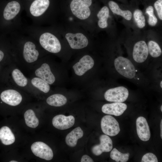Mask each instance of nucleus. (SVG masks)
<instances>
[{"mask_svg":"<svg viewBox=\"0 0 162 162\" xmlns=\"http://www.w3.org/2000/svg\"><path fill=\"white\" fill-rule=\"evenodd\" d=\"M114 65L116 70L122 76L130 79H133L135 76L134 66L128 58L119 56L115 59Z\"/></svg>","mask_w":162,"mask_h":162,"instance_id":"f257e3e1","label":"nucleus"},{"mask_svg":"<svg viewBox=\"0 0 162 162\" xmlns=\"http://www.w3.org/2000/svg\"><path fill=\"white\" fill-rule=\"evenodd\" d=\"M92 3V0H73L70 4L71 10L73 14L78 18L85 20L91 14L89 7Z\"/></svg>","mask_w":162,"mask_h":162,"instance_id":"f03ea898","label":"nucleus"},{"mask_svg":"<svg viewBox=\"0 0 162 162\" xmlns=\"http://www.w3.org/2000/svg\"><path fill=\"white\" fill-rule=\"evenodd\" d=\"M39 42L42 47L49 52L57 53L61 50V46L59 40L50 33L42 34L40 37Z\"/></svg>","mask_w":162,"mask_h":162,"instance_id":"7ed1b4c3","label":"nucleus"},{"mask_svg":"<svg viewBox=\"0 0 162 162\" xmlns=\"http://www.w3.org/2000/svg\"><path fill=\"white\" fill-rule=\"evenodd\" d=\"M129 91L126 87L119 86L109 89L105 92L104 97L110 102H123L128 98Z\"/></svg>","mask_w":162,"mask_h":162,"instance_id":"20e7f679","label":"nucleus"},{"mask_svg":"<svg viewBox=\"0 0 162 162\" xmlns=\"http://www.w3.org/2000/svg\"><path fill=\"white\" fill-rule=\"evenodd\" d=\"M101 127L103 132L105 134L111 136L116 135L120 131L118 122L110 115H106L102 118Z\"/></svg>","mask_w":162,"mask_h":162,"instance_id":"39448f33","label":"nucleus"},{"mask_svg":"<svg viewBox=\"0 0 162 162\" xmlns=\"http://www.w3.org/2000/svg\"><path fill=\"white\" fill-rule=\"evenodd\" d=\"M31 149L36 156L45 160H51L53 154L51 148L47 144L41 142H36L33 143Z\"/></svg>","mask_w":162,"mask_h":162,"instance_id":"423d86ee","label":"nucleus"},{"mask_svg":"<svg viewBox=\"0 0 162 162\" xmlns=\"http://www.w3.org/2000/svg\"><path fill=\"white\" fill-rule=\"evenodd\" d=\"M65 38L71 48L73 49H81L86 47L88 44L87 38L81 33H68L66 34Z\"/></svg>","mask_w":162,"mask_h":162,"instance_id":"0eeeda50","label":"nucleus"},{"mask_svg":"<svg viewBox=\"0 0 162 162\" xmlns=\"http://www.w3.org/2000/svg\"><path fill=\"white\" fill-rule=\"evenodd\" d=\"M133 57L136 62L141 63L147 59L148 55L147 44L143 40H140L134 44L133 51Z\"/></svg>","mask_w":162,"mask_h":162,"instance_id":"6e6552de","label":"nucleus"},{"mask_svg":"<svg viewBox=\"0 0 162 162\" xmlns=\"http://www.w3.org/2000/svg\"><path fill=\"white\" fill-rule=\"evenodd\" d=\"M94 64V60L89 55H86L76 63L73 68L76 75L81 76L91 69L93 67Z\"/></svg>","mask_w":162,"mask_h":162,"instance_id":"1a4fd4ad","label":"nucleus"},{"mask_svg":"<svg viewBox=\"0 0 162 162\" xmlns=\"http://www.w3.org/2000/svg\"><path fill=\"white\" fill-rule=\"evenodd\" d=\"M100 143L94 146L92 148V153L96 156L100 155L103 152L110 151L113 147L111 139L106 134H103L100 137Z\"/></svg>","mask_w":162,"mask_h":162,"instance_id":"9d476101","label":"nucleus"},{"mask_svg":"<svg viewBox=\"0 0 162 162\" xmlns=\"http://www.w3.org/2000/svg\"><path fill=\"white\" fill-rule=\"evenodd\" d=\"M74 123V118L72 115L66 116L63 115H57L52 120V124L54 127L61 130H65L71 127Z\"/></svg>","mask_w":162,"mask_h":162,"instance_id":"9b49d317","label":"nucleus"},{"mask_svg":"<svg viewBox=\"0 0 162 162\" xmlns=\"http://www.w3.org/2000/svg\"><path fill=\"white\" fill-rule=\"evenodd\" d=\"M136 124L137 134L140 139L144 141L148 140L151 134L146 119L143 117H139L136 119Z\"/></svg>","mask_w":162,"mask_h":162,"instance_id":"f8f14e48","label":"nucleus"},{"mask_svg":"<svg viewBox=\"0 0 162 162\" xmlns=\"http://www.w3.org/2000/svg\"><path fill=\"white\" fill-rule=\"evenodd\" d=\"M0 97L3 102L12 106L19 105L22 99L20 94L17 91L12 89L3 91L1 94Z\"/></svg>","mask_w":162,"mask_h":162,"instance_id":"ddd939ff","label":"nucleus"},{"mask_svg":"<svg viewBox=\"0 0 162 162\" xmlns=\"http://www.w3.org/2000/svg\"><path fill=\"white\" fill-rule=\"evenodd\" d=\"M127 107V105L122 102H115L111 104H106L102 107V112L106 114L116 116L122 115Z\"/></svg>","mask_w":162,"mask_h":162,"instance_id":"4468645a","label":"nucleus"},{"mask_svg":"<svg viewBox=\"0 0 162 162\" xmlns=\"http://www.w3.org/2000/svg\"><path fill=\"white\" fill-rule=\"evenodd\" d=\"M35 74L50 84L53 83L55 80V78L51 71L50 66L46 63L43 64L37 69L35 70Z\"/></svg>","mask_w":162,"mask_h":162,"instance_id":"2eb2a0df","label":"nucleus"},{"mask_svg":"<svg viewBox=\"0 0 162 162\" xmlns=\"http://www.w3.org/2000/svg\"><path fill=\"white\" fill-rule=\"evenodd\" d=\"M39 53L35 49V44L32 42L28 41L25 44L23 55L25 60L28 63H32L38 59Z\"/></svg>","mask_w":162,"mask_h":162,"instance_id":"dca6fc26","label":"nucleus"},{"mask_svg":"<svg viewBox=\"0 0 162 162\" xmlns=\"http://www.w3.org/2000/svg\"><path fill=\"white\" fill-rule=\"evenodd\" d=\"M49 4V0H35L30 6V12L34 16H39L46 10Z\"/></svg>","mask_w":162,"mask_h":162,"instance_id":"f3484780","label":"nucleus"},{"mask_svg":"<svg viewBox=\"0 0 162 162\" xmlns=\"http://www.w3.org/2000/svg\"><path fill=\"white\" fill-rule=\"evenodd\" d=\"M20 9V5L17 2L13 1L9 2L4 10V18L7 20L13 19L19 13Z\"/></svg>","mask_w":162,"mask_h":162,"instance_id":"a211bd4d","label":"nucleus"},{"mask_svg":"<svg viewBox=\"0 0 162 162\" xmlns=\"http://www.w3.org/2000/svg\"><path fill=\"white\" fill-rule=\"evenodd\" d=\"M83 132L80 127H77L68 134L65 138L66 144L70 147H74L77 144L78 140L82 138Z\"/></svg>","mask_w":162,"mask_h":162,"instance_id":"6ab92c4d","label":"nucleus"},{"mask_svg":"<svg viewBox=\"0 0 162 162\" xmlns=\"http://www.w3.org/2000/svg\"><path fill=\"white\" fill-rule=\"evenodd\" d=\"M15 139L14 134L8 127L4 126L0 129V140L3 144H11L14 142Z\"/></svg>","mask_w":162,"mask_h":162,"instance_id":"aec40b11","label":"nucleus"},{"mask_svg":"<svg viewBox=\"0 0 162 162\" xmlns=\"http://www.w3.org/2000/svg\"><path fill=\"white\" fill-rule=\"evenodd\" d=\"M108 5L110 10L113 13L122 16L128 20H130L131 19L132 14L130 11L121 10L118 4L112 1L109 2Z\"/></svg>","mask_w":162,"mask_h":162,"instance_id":"412c9836","label":"nucleus"},{"mask_svg":"<svg viewBox=\"0 0 162 162\" xmlns=\"http://www.w3.org/2000/svg\"><path fill=\"white\" fill-rule=\"evenodd\" d=\"M47 103L50 105L55 106H60L65 104L67 99L63 95L55 94L49 97L46 99Z\"/></svg>","mask_w":162,"mask_h":162,"instance_id":"4be33fe9","label":"nucleus"},{"mask_svg":"<svg viewBox=\"0 0 162 162\" xmlns=\"http://www.w3.org/2000/svg\"><path fill=\"white\" fill-rule=\"evenodd\" d=\"M24 117L27 125L31 128H35L38 125L39 121L32 110H27L25 113Z\"/></svg>","mask_w":162,"mask_h":162,"instance_id":"5701e85b","label":"nucleus"},{"mask_svg":"<svg viewBox=\"0 0 162 162\" xmlns=\"http://www.w3.org/2000/svg\"><path fill=\"white\" fill-rule=\"evenodd\" d=\"M99 19L98 24L101 28H106L108 26L107 20L109 16V10L106 6L103 7L97 15Z\"/></svg>","mask_w":162,"mask_h":162,"instance_id":"b1692460","label":"nucleus"},{"mask_svg":"<svg viewBox=\"0 0 162 162\" xmlns=\"http://www.w3.org/2000/svg\"><path fill=\"white\" fill-rule=\"evenodd\" d=\"M12 76L15 82L19 86L24 87L27 85V79L19 69L14 70L12 72Z\"/></svg>","mask_w":162,"mask_h":162,"instance_id":"393cba45","label":"nucleus"},{"mask_svg":"<svg viewBox=\"0 0 162 162\" xmlns=\"http://www.w3.org/2000/svg\"><path fill=\"white\" fill-rule=\"evenodd\" d=\"M148 53L153 58H158L162 54L161 50L159 44L156 42L150 40L147 45Z\"/></svg>","mask_w":162,"mask_h":162,"instance_id":"a878e982","label":"nucleus"},{"mask_svg":"<svg viewBox=\"0 0 162 162\" xmlns=\"http://www.w3.org/2000/svg\"><path fill=\"white\" fill-rule=\"evenodd\" d=\"M31 82L34 86L44 93H47L50 90L49 84L40 78H34L32 79Z\"/></svg>","mask_w":162,"mask_h":162,"instance_id":"bb28decb","label":"nucleus"},{"mask_svg":"<svg viewBox=\"0 0 162 162\" xmlns=\"http://www.w3.org/2000/svg\"><path fill=\"white\" fill-rule=\"evenodd\" d=\"M129 156V153H122L116 148H114L111 151L110 157L112 159L117 162H126L128 160Z\"/></svg>","mask_w":162,"mask_h":162,"instance_id":"cd10ccee","label":"nucleus"},{"mask_svg":"<svg viewBox=\"0 0 162 162\" xmlns=\"http://www.w3.org/2000/svg\"><path fill=\"white\" fill-rule=\"evenodd\" d=\"M134 17L135 21L138 28H141L145 26V17L141 10L139 9H136L134 13Z\"/></svg>","mask_w":162,"mask_h":162,"instance_id":"c85d7f7f","label":"nucleus"},{"mask_svg":"<svg viewBox=\"0 0 162 162\" xmlns=\"http://www.w3.org/2000/svg\"><path fill=\"white\" fill-rule=\"evenodd\" d=\"M146 13L149 16L148 24L152 26H155L157 23L158 20L154 14L153 7L151 5L148 6L146 9Z\"/></svg>","mask_w":162,"mask_h":162,"instance_id":"c756f323","label":"nucleus"},{"mask_svg":"<svg viewBox=\"0 0 162 162\" xmlns=\"http://www.w3.org/2000/svg\"><path fill=\"white\" fill-rule=\"evenodd\" d=\"M141 161L142 162H158V161L155 154L152 153H148L143 156Z\"/></svg>","mask_w":162,"mask_h":162,"instance_id":"7c9ffc66","label":"nucleus"},{"mask_svg":"<svg viewBox=\"0 0 162 162\" xmlns=\"http://www.w3.org/2000/svg\"><path fill=\"white\" fill-rule=\"evenodd\" d=\"M154 6L159 19L162 20V0H157L154 2Z\"/></svg>","mask_w":162,"mask_h":162,"instance_id":"2f4dec72","label":"nucleus"},{"mask_svg":"<svg viewBox=\"0 0 162 162\" xmlns=\"http://www.w3.org/2000/svg\"><path fill=\"white\" fill-rule=\"evenodd\" d=\"M81 162H94L92 159L89 156L87 155H84L82 157Z\"/></svg>","mask_w":162,"mask_h":162,"instance_id":"473e14b6","label":"nucleus"},{"mask_svg":"<svg viewBox=\"0 0 162 162\" xmlns=\"http://www.w3.org/2000/svg\"><path fill=\"white\" fill-rule=\"evenodd\" d=\"M4 56V54L3 52L1 50H0V62L3 59Z\"/></svg>","mask_w":162,"mask_h":162,"instance_id":"72a5a7b5","label":"nucleus"},{"mask_svg":"<svg viewBox=\"0 0 162 162\" xmlns=\"http://www.w3.org/2000/svg\"><path fill=\"white\" fill-rule=\"evenodd\" d=\"M160 136L161 138L162 139V120H161L160 124Z\"/></svg>","mask_w":162,"mask_h":162,"instance_id":"f704fd0d","label":"nucleus"},{"mask_svg":"<svg viewBox=\"0 0 162 162\" xmlns=\"http://www.w3.org/2000/svg\"><path fill=\"white\" fill-rule=\"evenodd\" d=\"M162 81H161L160 82V87H161V88H162Z\"/></svg>","mask_w":162,"mask_h":162,"instance_id":"c9c22d12","label":"nucleus"},{"mask_svg":"<svg viewBox=\"0 0 162 162\" xmlns=\"http://www.w3.org/2000/svg\"><path fill=\"white\" fill-rule=\"evenodd\" d=\"M10 162H17V161H16L15 160H12L10 161Z\"/></svg>","mask_w":162,"mask_h":162,"instance_id":"e433bc0d","label":"nucleus"},{"mask_svg":"<svg viewBox=\"0 0 162 162\" xmlns=\"http://www.w3.org/2000/svg\"><path fill=\"white\" fill-rule=\"evenodd\" d=\"M160 110H161V111L162 112V105H161V107H160Z\"/></svg>","mask_w":162,"mask_h":162,"instance_id":"4c0bfd02","label":"nucleus"}]
</instances>
